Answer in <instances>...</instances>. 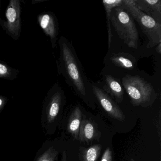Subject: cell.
Here are the masks:
<instances>
[{
  "label": "cell",
  "instance_id": "9a60e30c",
  "mask_svg": "<svg viewBox=\"0 0 161 161\" xmlns=\"http://www.w3.org/2000/svg\"><path fill=\"white\" fill-rule=\"evenodd\" d=\"M20 71L12 67L5 62L0 61V79L14 80L17 78Z\"/></svg>",
  "mask_w": 161,
  "mask_h": 161
},
{
  "label": "cell",
  "instance_id": "5bb4252c",
  "mask_svg": "<svg viewBox=\"0 0 161 161\" xmlns=\"http://www.w3.org/2000/svg\"><path fill=\"white\" fill-rule=\"evenodd\" d=\"M103 6L105 10L106 21H107V31H108L109 48H110L112 43V34L111 30V22H110V15L112 10L116 7H120L123 5V0H104L103 1Z\"/></svg>",
  "mask_w": 161,
  "mask_h": 161
},
{
  "label": "cell",
  "instance_id": "7a4b0ae2",
  "mask_svg": "<svg viewBox=\"0 0 161 161\" xmlns=\"http://www.w3.org/2000/svg\"><path fill=\"white\" fill-rule=\"evenodd\" d=\"M110 22L119 38L130 48L137 49L139 36L134 20L128 12L121 7L112 10Z\"/></svg>",
  "mask_w": 161,
  "mask_h": 161
},
{
  "label": "cell",
  "instance_id": "3957f363",
  "mask_svg": "<svg viewBox=\"0 0 161 161\" xmlns=\"http://www.w3.org/2000/svg\"><path fill=\"white\" fill-rule=\"evenodd\" d=\"M122 85L134 106H143L154 101L157 97L152 85L138 75H127L122 78Z\"/></svg>",
  "mask_w": 161,
  "mask_h": 161
},
{
  "label": "cell",
  "instance_id": "2e32d148",
  "mask_svg": "<svg viewBox=\"0 0 161 161\" xmlns=\"http://www.w3.org/2000/svg\"><path fill=\"white\" fill-rule=\"evenodd\" d=\"M102 147L100 145H96L88 148L81 150V156L82 161H97L100 154Z\"/></svg>",
  "mask_w": 161,
  "mask_h": 161
},
{
  "label": "cell",
  "instance_id": "e0dca14e",
  "mask_svg": "<svg viewBox=\"0 0 161 161\" xmlns=\"http://www.w3.org/2000/svg\"><path fill=\"white\" fill-rule=\"evenodd\" d=\"M58 153L53 147H50L40 154L35 161H54Z\"/></svg>",
  "mask_w": 161,
  "mask_h": 161
},
{
  "label": "cell",
  "instance_id": "277c9868",
  "mask_svg": "<svg viewBox=\"0 0 161 161\" xmlns=\"http://www.w3.org/2000/svg\"><path fill=\"white\" fill-rule=\"evenodd\" d=\"M65 99L64 90L57 81L48 91L43 102L42 123L44 128L55 121L64 105Z\"/></svg>",
  "mask_w": 161,
  "mask_h": 161
},
{
  "label": "cell",
  "instance_id": "603a6c76",
  "mask_svg": "<svg viewBox=\"0 0 161 161\" xmlns=\"http://www.w3.org/2000/svg\"><path fill=\"white\" fill-rule=\"evenodd\" d=\"M1 1L0 0V16H1Z\"/></svg>",
  "mask_w": 161,
  "mask_h": 161
},
{
  "label": "cell",
  "instance_id": "8992f818",
  "mask_svg": "<svg viewBox=\"0 0 161 161\" xmlns=\"http://www.w3.org/2000/svg\"><path fill=\"white\" fill-rule=\"evenodd\" d=\"M21 2L20 0H10L5 12L6 20L0 19V26L15 41L20 38L22 31Z\"/></svg>",
  "mask_w": 161,
  "mask_h": 161
},
{
  "label": "cell",
  "instance_id": "7402d4cb",
  "mask_svg": "<svg viewBox=\"0 0 161 161\" xmlns=\"http://www.w3.org/2000/svg\"><path fill=\"white\" fill-rule=\"evenodd\" d=\"M46 1H47V0H33L32 2V4H38V3L44 2Z\"/></svg>",
  "mask_w": 161,
  "mask_h": 161
},
{
  "label": "cell",
  "instance_id": "8fae6325",
  "mask_svg": "<svg viewBox=\"0 0 161 161\" xmlns=\"http://www.w3.org/2000/svg\"><path fill=\"white\" fill-rule=\"evenodd\" d=\"M111 62L119 67L132 70L135 67V59L133 56L124 53L113 54L110 58Z\"/></svg>",
  "mask_w": 161,
  "mask_h": 161
},
{
  "label": "cell",
  "instance_id": "52a82bcc",
  "mask_svg": "<svg viewBox=\"0 0 161 161\" xmlns=\"http://www.w3.org/2000/svg\"><path fill=\"white\" fill-rule=\"evenodd\" d=\"M37 20L44 33L49 37L52 47L55 48L59 33V24L57 17L53 12H45L37 16Z\"/></svg>",
  "mask_w": 161,
  "mask_h": 161
},
{
  "label": "cell",
  "instance_id": "ba28073f",
  "mask_svg": "<svg viewBox=\"0 0 161 161\" xmlns=\"http://www.w3.org/2000/svg\"><path fill=\"white\" fill-rule=\"evenodd\" d=\"M92 84L93 94L102 107L112 117L118 120H125V116L119 106L103 89Z\"/></svg>",
  "mask_w": 161,
  "mask_h": 161
},
{
  "label": "cell",
  "instance_id": "ffe728a7",
  "mask_svg": "<svg viewBox=\"0 0 161 161\" xmlns=\"http://www.w3.org/2000/svg\"><path fill=\"white\" fill-rule=\"evenodd\" d=\"M155 51L157 53L159 54L161 53V43H159V44L156 46V48H155Z\"/></svg>",
  "mask_w": 161,
  "mask_h": 161
},
{
  "label": "cell",
  "instance_id": "ac0fdd59",
  "mask_svg": "<svg viewBox=\"0 0 161 161\" xmlns=\"http://www.w3.org/2000/svg\"><path fill=\"white\" fill-rule=\"evenodd\" d=\"M101 161H113V156H112V152L110 148H107L102 157Z\"/></svg>",
  "mask_w": 161,
  "mask_h": 161
},
{
  "label": "cell",
  "instance_id": "d6986e66",
  "mask_svg": "<svg viewBox=\"0 0 161 161\" xmlns=\"http://www.w3.org/2000/svg\"><path fill=\"white\" fill-rule=\"evenodd\" d=\"M8 101L7 97L0 95V113L3 110Z\"/></svg>",
  "mask_w": 161,
  "mask_h": 161
},
{
  "label": "cell",
  "instance_id": "30bf717a",
  "mask_svg": "<svg viewBox=\"0 0 161 161\" xmlns=\"http://www.w3.org/2000/svg\"><path fill=\"white\" fill-rule=\"evenodd\" d=\"M103 90L115 99L117 103L123 99L124 91L122 86L116 79L110 75H105L104 78Z\"/></svg>",
  "mask_w": 161,
  "mask_h": 161
},
{
  "label": "cell",
  "instance_id": "4fadbf2b",
  "mask_svg": "<svg viewBox=\"0 0 161 161\" xmlns=\"http://www.w3.org/2000/svg\"><path fill=\"white\" fill-rule=\"evenodd\" d=\"M82 113L79 106H76L69 120L68 130L75 139H79V130L82 121Z\"/></svg>",
  "mask_w": 161,
  "mask_h": 161
},
{
  "label": "cell",
  "instance_id": "44dd1931",
  "mask_svg": "<svg viewBox=\"0 0 161 161\" xmlns=\"http://www.w3.org/2000/svg\"><path fill=\"white\" fill-rule=\"evenodd\" d=\"M62 161H68L67 159V154L65 151H64L62 155Z\"/></svg>",
  "mask_w": 161,
  "mask_h": 161
},
{
  "label": "cell",
  "instance_id": "7c38bea8",
  "mask_svg": "<svg viewBox=\"0 0 161 161\" xmlns=\"http://www.w3.org/2000/svg\"><path fill=\"white\" fill-rule=\"evenodd\" d=\"M97 134L96 127L89 119H82L79 130V140L80 142H88L94 139Z\"/></svg>",
  "mask_w": 161,
  "mask_h": 161
},
{
  "label": "cell",
  "instance_id": "5b68a950",
  "mask_svg": "<svg viewBox=\"0 0 161 161\" xmlns=\"http://www.w3.org/2000/svg\"><path fill=\"white\" fill-rule=\"evenodd\" d=\"M139 24L143 33L148 39L147 48H151L161 43V24L138 10L135 6H121Z\"/></svg>",
  "mask_w": 161,
  "mask_h": 161
},
{
  "label": "cell",
  "instance_id": "9c48e42d",
  "mask_svg": "<svg viewBox=\"0 0 161 161\" xmlns=\"http://www.w3.org/2000/svg\"><path fill=\"white\" fill-rule=\"evenodd\" d=\"M135 7L161 24V0H135Z\"/></svg>",
  "mask_w": 161,
  "mask_h": 161
},
{
  "label": "cell",
  "instance_id": "6da1fadb",
  "mask_svg": "<svg viewBox=\"0 0 161 161\" xmlns=\"http://www.w3.org/2000/svg\"><path fill=\"white\" fill-rule=\"evenodd\" d=\"M58 44L60 54L56 60L58 74L64 77L76 94L86 100L90 95H94L92 84L84 71L72 42L61 36Z\"/></svg>",
  "mask_w": 161,
  "mask_h": 161
}]
</instances>
